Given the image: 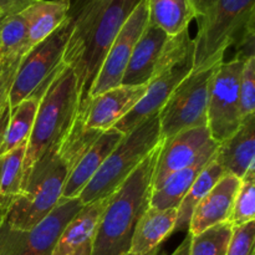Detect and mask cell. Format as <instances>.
<instances>
[{
	"label": "cell",
	"mask_w": 255,
	"mask_h": 255,
	"mask_svg": "<svg viewBox=\"0 0 255 255\" xmlns=\"http://www.w3.org/2000/svg\"><path fill=\"white\" fill-rule=\"evenodd\" d=\"M239 186L241 179L238 177L224 174L196 207L189 222L188 233L196 236L211 227L228 222Z\"/></svg>",
	"instance_id": "obj_16"
},
{
	"label": "cell",
	"mask_w": 255,
	"mask_h": 255,
	"mask_svg": "<svg viewBox=\"0 0 255 255\" xmlns=\"http://www.w3.org/2000/svg\"><path fill=\"white\" fill-rule=\"evenodd\" d=\"M144 92L146 85H119L92 97L80 109L84 114L85 127L101 132L114 128L117 122L138 104Z\"/></svg>",
	"instance_id": "obj_13"
},
{
	"label": "cell",
	"mask_w": 255,
	"mask_h": 255,
	"mask_svg": "<svg viewBox=\"0 0 255 255\" xmlns=\"http://www.w3.org/2000/svg\"><path fill=\"white\" fill-rule=\"evenodd\" d=\"M218 146L219 143L213 142L191 166L172 173L164 179L161 186L152 189L149 207L161 211L178 208L179 203L199 173L214 159Z\"/></svg>",
	"instance_id": "obj_21"
},
{
	"label": "cell",
	"mask_w": 255,
	"mask_h": 255,
	"mask_svg": "<svg viewBox=\"0 0 255 255\" xmlns=\"http://www.w3.org/2000/svg\"><path fill=\"white\" fill-rule=\"evenodd\" d=\"M224 171L214 157L213 161L199 173L194 183L183 197L182 202L177 208V221L174 226V233L182 232L184 229H188L191 217L193 214L194 209L198 206L199 202L207 196L209 191L216 186L217 182L224 176Z\"/></svg>",
	"instance_id": "obj_24"
},
{
	"label": "cell",
	"mask_w": 255,
	"mask_h": 255,
	"mask_svg": "<svg viewBox=\"0 0 255 255\" xmlns=\"http://www.w3.org/2000/svg\"><path fill=\"white\" fill-rule=\"evenodd\" d=\"M216 1L217 0H191L192 6L196 11L197 19L206 17L212 11Z\"/></svg>",
	"instance_id": "obj_35"
},
{
	"label": "cell",
	"mask_w": 255,
	"mask_h": 255,
	"mask_svg": "<svg viewBox=\"0 0 255 255\" xmlns=\"http://www.w3.org/2000/svg\"><path fill=\"white\" fill-rule=\"evenodd\" d=\"M101 133L85 127L84 114L79 110L65 136L32 167L21 193L7 208L5 223L15 231L27 232L45 218L61 199L62 189L77 159Z\"/></svg>",
	"instance_id": "obj_1"
},
{
	"label": "cell",
	"mask_w": 255,
	"mask_h": 255,
	"mask_svg": "<svg viewBox=\"0 0 255 255\" xmlns=\"http://www.w3.org/2000/svg\"><path fill=\"white\" fill-rule=\"evenodd\" d=\"M81 208L79 198L60 199L45 218L25 232L19 255H51L65 227Z\"/></svg>",
	"instance_id": "obj_15"
},
{
	"label": "cell",
	"mask_w": 255,
	"mask_h": 255,
	"mask_svg": "<svg viewBox=\"0 0 255 255\" xmlns=\"http://www.w3.org/2000/svg\"><path fill=\"white\" fill-rule=\"evenodd\" d=\"M25 232L15 231L6 223L0 228V255H19L24 246Z\"/></svg>",
	"instance_id": "obj_32"
},
{
	"label": "cell",
	"mask_w": 255,
	"mask_h": 255,
	"mask_svg": "<svg viewBox=\"0 0 255 255\" xmlns=\"http://www.w3.org/2000/svg\"><path fill=\"white\" fill-rule=\"evenodd\" d=\"M26 143L22 142L16 148L0 154V198L12 201L21 193Z\"/></svg>",
	"instance_id": "obj_27"
},
{
	"label": "cell",
	"mask_w": 255,
	"mask_h": 255,
	"mask_svg": "<svg viewBox=\"0 0 255 255\" xmlns=\"http://www.w3.org/2000/svg\"><path fill=\"white\" fill-rule=\"evenodd\" d=\"M147 24H148L147 0H138L107 51L99 74L96 75L90 89L89 100L121 85L122 77L126 71L134 45Z\"/></svg>",
	"instance_id": "obj_11"
},
{
	"label": "cell",
	"mask_w": 255,
	"mask_h": 255,
	"mask_svg": "<svg viewBox=\"0 0 255 255\" xmlns=\"http://www.w3.org/2000/svg\"><path fill=\"white\" fill-rule=\"evenodd\" d=\"M29 51L27 21L22 12L0 19V61L2 65L21 59Z\"/></svg>",
	"instance_id": "obj_26"
},
{
	"label": "cell",
	"mask_w": 255,
	"mask_h": 255,
	"mask_svg": "<svg viewBox=\"0 0 255 255\" xmlns=\"http://www.w3.org/2000/svg\"><path fill=\"white\" fill-rule=\"evenodd\" d=\"M72 24L74 17L70 12L67 19L50 36L31 47L22 56L10 87V109L29 97H41L50 80L62 64V56L71 34Z\"/></svg>",
	"instance_id": "obj_8"
},
{
	"label": "cell",
	"mask_w": 255,
	"mask_h": 255,
	"mask_svg": "<svg viewBox=\"0 0 255 255\" xmlns=\"http://www.w3.org/2000/svg\"><path fill=\"white\" fill-rule=\"evenodd\" d=\"M189 244H191V234H187L186 238L183 239L178 248L173 252L171 255H189Z\"/></svg>",
	"instance_id": "obj_36"
},
{
	"label": "cell",
	"mask_w": 255,
	"mask_h": 255,
	"mask_svg": "<svg viewBox=\"0 0 255 255\" xmlns=\"http://www.w3.org/2000/svg\"><path fill=\"white\" fill-rule=\"evenodd\" d=\"M171 36L157 26L147 24L133 47L121 85H147L158 66L169 44Z\"/></svg>",
	"instance_id": "obj_14"
},
{
	"label": "cell",
	"mask_w": 255,
	"mask_h": 255,
	"mask_svg": "<svg viewBox=\"0 0 255 255\" xmlns=\"http://www.w3.org/2000/svg\"><path fill=\"white\" fill-rule=\"evenodd\" d=\"M148 24L154 25L168 36H176L197 19L191 0H147Z\"/></svg>",
	"instance_id": "obj_23"
},
{
	"label": "cell",
	"mask_w": 255,
	"mask_h": 255,
	"mask_svg": "<svg viewBox=\"0 0 255 255\" xmlns=\"http://www.w3.org/2000/svg\"><path fill=\"white\" fill-rule=\"evenodd\" d=\"M0 17H1V16H0Z\"/></svg>",
	"instance_id": "obj_40"
},
{
	"label": "cell",
	"mask_w": 255,
	"mask_h": 255,
	"mask_svg": "<svg viewBox=\"0 0 255 255\" xmlns=\"http://www.w3.org/2000/svg\"><path fill=\"white\" fill-rule=\"evenodd\" d=\"M79 110L76 76L69 66L61 64L40 97L34 126L26 143L22 186L32 167L69 131Z\"/></svg>",
	"instance_id": "obj_4"
},
{
	"label": "cell",
	"mask_w": 255,
	"mask_h": 255,
	"mask_svg": "<svg viewBox=\"0 0 255 255\" xmlns=\"http://www.w3.org/2000/svg\"><path fill=\"white\" fill-rule=\"evenodd\" d=\"M197 20L193 69H207L224 61L229 46L238 49L255 39V0H217L212 11Z\"/></svg>",
	"instance_id": "obj_5"
},
{
	"label": "cell",
	"mask_w": 255,
	"mask_h": 255,
	"mask_svg": "<svg viewBox=\"0 0 255 255\" xmlns=\"http://www.w3.org/2000/svg\"><path fill=\"white\" fill-rule=\"evenodd\" d=\"M255 218V166L248 169L243 178L241 179V186L234 199L232 213L229 216L228 223L232 226H241L254 221Z\"/></svg>",
	"instance_id": "obj_29"
},
{
	"label": "cell",
	"mask_w": 255,
	"mask_h": 255,
	"mask_svg": "<svg viewBox=\"0 0 255 255\" xmlns=\"http://www.w3.org/2000/svg\"><path fill=\"white\" fill-rule=\"evenodd\" d=\"M39 101L40 99L37 97H29L10 109L4 136L0 143V154L16 148L22 142H27L34 126Z\"/></svg>",
	"instance_id": "obj_25"
},
{
	"label": "cell",
	"mask_w": 255,
	"mask_h": 255,
	"mask_svg": "<svg viewBox=\"0 0 255 255\" xmlns=\"http://www.w3.org/2000/svg\"><path fill=\"white\" fill-rule=\"evenodd\" d=\"M138 0H77L70 9L74 24L65 46L62 64L76 76L80 109L115 37Z\"/></svg>",
	"instance_id": "obj_2"
},
{
	"label": "cell",
	"mask_w": 255,
	"mask_h": 255,
	"mask_svg": "<svg viewBox=\"0 0 255 255\" xmlns=\"http://www.w3.org/2000/svg\"><path fill=\"white\" fill-rule=\"evenodd\" d=\"M122 136L124 134L121 132L111 128L102 132L97 137L96 141L77 159L76 164L74 166L72 171L70 172L64 189H62L61 198L71 199L79 197V194L81 193L85 186L91 181L95 173L102 166L107 156L111 153L112 149L121 141Z\"/></svg>",
	"instance_id": "obj_19"
},
{
	"label": "cell",
	"mask_w": 255,
	"mask_h": 255,
	"mask_svg": "<svg viewBox=\"0 0 255 255\" xmlns=\"http://www.w3.org/2000/svg\"><path fill=\"white\" fill-rule=\"evenodd\" d=\"M213 142L208 127L186 129L168 138H162L153 172L152 189L161 186L172 173L191 166Z\"/></svg>",
	"instance_id": "obj_12"
},
{
	"label": "cell",
	"mask_w": 255,
	"mask_h": 255,
	"mask_svg": "<svg viewBox=\"0 0 255 255\" xmlns=\"http://www.w3.org/2000/svg\"><path fill=\"white\" fill-rule=\"evenodd\" d=\"M239 111L242 120L255 114V56L244 62L239 82Z\"/></svg>",
	"instance_id": "obj_30"
},
{
	"label": "cell",
	"mask_w": 255,
	"mask_h": 255,
	"mask_svg": "<svg viewBox=\"0 0 255 255\" xmlns=\"http://www.w3.org/2000/svg\"><path fill=\"white\" fill-rule=\"evenodd\" d=\"M158 112L151 115L124 134L99 171L79 194L82 206L111 196L127 177L161 142Z\"/></svg>",
	"instance_id": "obj_6"
},
{
	"label": "cell",
	"mask_w": 255,
	"mask_h": 255,
	"mask_svg": "<svg viewBox=\"0 0 255 255\" xmlns=\"http://www.w3.org/2000/svg\"><path fill=\"white\" fill-rule=\"evenodd\" d=\"M11 202L12 201H7V199L0 198V228H1L2 223H4L5 214H6L7 208H9V206Z\"/></svg>",
	"instance_id": "obj_37"
},
{
	"label": "cell",
	"mask_w": 255,
	"mask_h": 255,
	"mask_svg": "<svg viewBox=\"0 0 255 255\" xmlns=\"http://www.w3.org/2000/svg\"><path fill=\"white\" fill-rule=\"evenodd\" d=\"M216 161L224 173L239 179L255 166V114L244 119L239 128L219 143Z\"/></svg>",
	"instance_id": "obj_18"
},
{
	"label": "cell",
	"mask_w": 255,
	"mask_h": 255,
	"mask_svg": "<svg viewBox=\"0 0 255 255\" xmlns=\"http://www.w3.org/2000/svg\"><path fill=\"white\" fill-rule=\"evenodd\" d=\"M255 222L233 227L227 255H254Z\"/></svg>",
	"instance_id": "obj_31"
},
{
	"label": "cell",
	"mask_w": 255,
	"mask_h": 255,
	"mask_svg": "<svg viewBox=\"0 0 255 255\" xmlns=\"http://www.w3.org/2000/svg\"><path fill=\"white\" fill-rule=\"evenodd\" d=\"M232 231L233 226L224 222L191 236L189 255H227Z\"/></svg>",
	"instance_id": "obj_28"
},
{
	"label": "cell",
	"mask_w": 255,
	"mask_h": 255,
	"mask_svg": "<svg viewBox=\"0 0 255 255\" xmlns=\"http://www.w3.org/2000/svg\"><path fill=\"white\" fill-rule=\"evenodd\" d=\"M9 114H10V107H7V110L5 111V114L2 115L1 119H0V143H1L2 136H4V131H5V127H6V124H7V119H9Z\"/></svg>",
	"instance_id": "obj_38"
},
{
	"label": "cell",
	"mask_w": 255,
	"mask_h": 255,
	"mask_svg": "<svg viewBox=\"0 0 255 255\" xmlns=\"http://www.w3.org/2000/svg\"><path fill=\"white\" fill-rule=\"evenodd\" d=\"M162 139L126 181L107 197L91 255H125L134 228L149 208L152 181Z\"/></svg>",
	"instance_id": "obj_3"
},
{
	"label": "cell",
	"mask_w": 255,
	"mask_h": 255,
	"mask_svg": "<svg viewBox=\"0 0 255 255\" xmlns=\"http://www.w3.org/2000/svg\"><path fill=\"white\" fill-rule=\"evenodd\" d=\"M2 67H4V65H2L1 61H0V74H1V71H2Z\"/></svg>",
	"instance_id": "obj_39"
},
{
	"label": "cell",
	"mask_w": 255,
	"mask_h": 255,
	"mask_svg": "<svg viewBox=\"0 0 255 255\" xmlns=\"http://www.w3.org/2000/svg\"><path fill=\"white\" fill-rule=\"evenodd\" d=\"M177 209L149 207L134 228L131 243L125 255H158L162 243L174 233Z\"/></svg>",
	"instance_id": "obj_20"
},
{
	"label": "cell",
	"mask_w": 255,
	"mask_h": 255,
	"mask_svg": "<svg viewBox=\"0 0 255 255\" xmlns=\"http://www.w3.org/2000/svg\"><path fill=\"white\" fill-rule=\"evenodd\" d=\"M71 5L72 0H35L22 10L27 21L29 50L50 36L67 19Z\"/></svg>",
	"instance_id": "obj_22"
},
{
	"label": "cell",
	"mask_w": 255,
	"mask_h": 255,
	"mask_svg": "<svg viewBox=\"0 0 255 255\" xmlns=\"http://www.w3.org/2000/svg\"><path fill=\"white\" fill-rule=\"evenodd\" d=\"M107 198L82 206L62 231L51 255H91L97 226Z\"/></svg>",
	"instance_id": "obj_17"
},
{
	"label": "cell",
	"mask_w": 255,
	"mask_h": 255,
	"mask_svg": "<svg viewBox=\"0 0 255 255\" xmlns=\"http://www.w3.org/2000/svg\"><path fill=\"white\" fill-rule=\"evenodd\" d=\"M246 60L234 57L221 62L212 79L209 90L207 127L211 138L222 143L242 125L239 111V82Z\"/></svg>",
	"instance_id": "obj_10"
},
{
	"label": "cell",
	"mask_w": 255,
	"mask_h": 255,
	"mask_svg": "<svg viewBox=\"0 0 255 255\" xmlns=\"http://www.w3.org/2000/svg\"><path fill=\"white\" fill-rule=\"evenodd\" d=\"M34 1L35 0H0V16L21 12Z\"/></svg>",
	"instance_id": "obj_34"
},
{
	"label": "cell",
	"mask_w": 255,
	"mask_h": 255,
	"mask_svg": "<svg viewBox=\"0 0 255 255\" xmlns=\"http://www.w3.org/2000/svg\"><path fill=\"white\" fill-rule=\"evenodd\" d=\"M21 59L5 64L4 67H2L1 74H0V119L9 107L10 87H11L12 81H14L15 74H16L17 66H19Z\"/></svg>",
	"instance_id": "obj_33"
},
{
	"label": "cell",
	"mask_w": 255,
	"mask_h": 255,
	"mask_svg": "<svg viewBox=\"0 0 255 255\" xmlns=\"http://www.w3.org/2000/svg\"><path fill=\"white\" fill-rule=\"evenodd\" d=\"M194 44L189 29L171 36L164 55L153 76L146 85V92L138 104L114 127L126 134L151 115L161 111L174 90L193 70Z\"/></svg>",
	"instance_id": "obj_7"
},
{
	"label": "cell",
	"mask_w": 255,
	"mask_h": 255,
	"mask_svg": "<svg viewBox=\"0 0 255 255\" xmlns=\"http://www.w3.org/2000/svg\"><path fill=\"white\" fill-rule=\"evenodd\" d=\"M218 66L219 64L207 69H193L177 86L158 112L162 138L186 129L207 127L209 90Z\"/></svg>",
	"instance_id": "obj_9"
}]
</instances>
